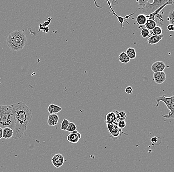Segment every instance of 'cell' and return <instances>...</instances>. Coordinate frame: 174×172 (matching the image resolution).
Segmentation results:
<instances>
[{
	"instance_id": "d6a6232c",
	"label": "cell",
	"mask_w": 174,
	"mask_h": 172,
	"mask_svg": "<svg viewBox=\"0 0 174 172\" xmlns=\"http://www.w3.org/2000/svg\"><path fill=\"white\" fill-rule=\"evenodd\" d=\"M2 138V128H0V139Z\"/></svg>"
},
{
	"instance_id": "d6986e66",
	"label": "cell",
	"mask_w": 174,
	"mask_h": 172,
	"mask_svg": "<svg viewBox=\"0 0 174 172\" xmlns=\"http://www.w3.org/2000/svg\"><path fill=\"white\" fill-rule=\"evenodd\" d=\"M156 25L157 24L154 20L147 19L145 25L146 29H147L148 30H152L155 26H157Z\"/></svg>"
},
{
	"instance_id": "8fae6325",
	"label": "cell",
	"mask_w": 174,
	"mask_h": 172,
	"mask_svg": "<svg viewBox=\"0 0 174 172\" xmlns=\"http://www.w3.org/2000/svg\"><path fill=\"white\" fill-rule=\"evenodd\" d=\"M118 111L114 110L106 114L105 117V122L106 124H110V123H114L116 121H118L117 118V113Z\"/></svg>"
},
{
	"instance_id": "6da1fadb",
	"label": "cell",
	"mask_w": 174,
	"mask_h": 172,
	"mask_svg": "<svg viewBox=\"0 0 174 172\" xmlns=\"http://www.w3.org/2000/svg\"><path fill=\"white\" fill-rule=\"evenodd\" d=\"M15 126L12 139L18 140L23 135L32 119L31 110L22 102L14 103L11 105Z\"/></svg>"
},
{
	"instance_id": "ffe728a7",
	"label": "cell",
	"mask_w": 174,
	"mask_h": 172,
	"mask_svg": "<svg viewBox=\"0 0 174 172\" xmlns=\"http://www.w3.org/2000/svg\"><path fill=\"white\" fill-rule=\"evenodd\" d=\"M152 35H160L162 34V29L161 27L156 26L152 30V32L150 33Z\"/></svg>"
},
{
	"instance_id": "9c48e42d",
	"label": "cell",
	"mask_w": 174,
	"mask_h": 172,
	"mask_svg": "<svg viewBox=\"0 0 174 172\" xmlns=\"http://www.w3.org/2000/svg\"><path fill=\"white\" fill-rule=\"evenodd\" d=\"M153 76V81L158 84H162L166 80V75L164 72L155 73Z\"/></svg>"
},
{
	"instance_id": "4316f807",
	"label": "cell",
	"mask_w": 174,
	"mask_h": 172,
	"mask_svg": "<svg viewBox=\"0 0 174 172\" xmlns=\"http://www.w3.org/2000/svg\"><path fill=\"white\" fill-rule=\"evenodd\" d=\"M118 126L120 129H124L126 126V123L125 121H119L117 123Z\"/></svg>"
},
{
	"instance_id": "83f0119b",
	"label": "cell",
	"mask_w": 174,
	"mask_h": 172,
	"mask_svg": "<svg viewBox=\"0 0 174 172\" xmlns=\"http://www.w3.org/2000/svg\"><path fill=\"white\" fill-rule=\"evenodd\" d=\"M51 115L52 119H53V120L54 121L56 125H57L58 123V120H59V117H58V115L57 114H51Z\"/></svg>"
},
{
	"instance_id": "44dd1931",
	"label": "cell",
	"mask_w": 174,
	"mask_h": 172,
	"mask_svg": "<svg viewBox=\"0 0 174 172\" xmlns=\"http://www.w3.org/2000/svg\"><path fill=\"white\" fill-rule=\"evenodd\" d=\"M70 121L66 119H64L63 121H62V123L61 125V129L62 130L66 131L67 129L68 128V125H69Z\"/></svg>"
},
{
	"instance_id": "d4e9b609",
	"label": "cell",
	"mask_w": 174,
	"mask_h": 172,
	"mask_svg": "<svg viewBox=\"0 0 174 172\" xmlns=\"http://www.w3.org/2000/svg\"><path fill=\"white\" fill-rule=\"evenodd\" d=\"M76 129L77 126L75 124H74V123L70 122L69 125H68V128L67 129L66 131H68V132H70V133H72L73 131H75L76 130Z\"/></svg>"
},
{
	"instance_id": "e0dca14e",
	"label": "cell",
	"mask_w": 174,
	"mask_h": 172,
	"mask_svg": "<svg viewBox=\"0 0 174 172\" xmlns=\"http://www.w3.org/2000/svg\"><path fill=\"white\" fill-rule=\"evenodd\" d=\"M118 60L119 61H120L121 63L124 64H127L131 60L130 58L128 57L126 53L124 52H122L119 55Z\"/></svg>"
},
{
	"instance_id": "f546056e",
	"label": "cell",
	"mask_w": 174,
	"mask_h": 172,
	"mask_svg": "<svg viewBox=\"0 0 174 172\" xmlns=\"http://www.w3.org/2000/svg\"><path fill=\"white\" fill-rule=\"evenodd\" d=\"M125 92L128 94H132L133 93V89L131 86H127L125 88Z\"/></svg>"
},
{
	"instance_id": "1f68e13d",
	"label": "cell",
	"mask_w": 174,
	"mask_h": 172,
	"mask_svg": "<svg viewBox=\"0 0 174 172\" xmlns=\"http://www.w3.org/2000/svg\"><path fill=\"white\" fill-rule=\"evenodd\" d=\"M167 29L170 31H173L174 30V25L169 24L168 25L167 27Z\"/></svg>"
},
{
	"instance_id": "ac0fdd59",
	"label": "cell",
	"mask_w": 174,
	"mask_h": 172,
	"mask_svg": "<svg viewBox=\"0 0 174 172\" xmlns=\"http://www.w3.org/2000/svg\"><path fill=\"white\" fill-rule=\"evenodd\" d=\"M125 53L130 60L135 59L136 58L137 53H136V50L132 47L128 48Z\"/></svg>"
},
{
	"instance_id": "cb8c5ba5",
	"label": "cell",
	"mask_w": 174,
	"mask_h": 172,
	"mask_svg": "<svg viewBox=\"0 0 174 172\" xmlns=\"http://www.w3.org/2000/svg\"><path fill=\"white\" fill-rule=\"evenodd\" d=\"M174 10H171L170 11L168 17H167V20L169 21L170 24L174 25Z\"/></svg>"
},
{
	"instance_id": "7402d4cb",
	"label": "cell",
	"mask_w": 174,
	"mask_h": 172,
	"mask_svg": "<svg viewBox=\"0 0 174 172\" xmlns=\"http://www.w3.org/2000/svg\"><path fill=\"white\" fill-rule=\"evenodd\" d=\"M127 117V114L124 111H118L117 118L118 121H125Z\"/></svg>"
},
{
	"instance_id": "ba28073f",
	"label": "cell",
	"mask_w": 174,
	"mask_h": 172,
	"mask_svg": "<svg viewBox=\"0 0 174 172\" xmlns=\"http://www.w3.org/2000/svg\"><path fill=\"white\" fill-rule=\"evenodd\" d=\"M169 66L166 65L162 61H157L155 62L151 67V69L155 73L163 72L166 68H169Z\"/></svg>"
},
{
	"instance_id": "484cf974",
	"label": "cell",
	"mask_w": 174,
	"mask_h": 172,
	"mask_svg": "<svg viewBox=\"0 0 174 172\" xmlns=\"http://www.w3.org/2000/svg\"><path fill=\"white\" fill-rule=\"evenodd\" d=\"M48 124L49 126H56V124L54 123L53 119H52L51 115H49V116L48 118Z\"/></svg>"
},
{
	"instance_id": "9a60e30c",
	"label": "cell",
	"mask_w": 174,
	"mask_h": 172,
	"mask_svg": "<svg viewBox=\"0 0 174 172\" xmlns=\"http://www.w3.org/2000/svg\"><path fill=\"white\" fill-rule=\"evenodd\" d=\"M14 135V130L11 128H4L2 129V138L5 139H10Z\"/></svg>"
},
{
	"instance_id": "8992f818",
	"label": "cell",
	"mask_w": 174,
	"mask_h": 172,
	"mask_svg": "<svg viewBox=\"0 0 174 172\" xmlns=\"http://www.w3.org/2000/svg\"><path fill=\"white\" fill-rule=\"evenodd\" d=\"M118 121L110 124H106L111 138L113 139H117L122 133V130L119 128L117 125Z\"/></svg>"
},
{
	"instance_id": "7a4b0ae2",
	"label": "cell",
	"mask_w": 174,
	"mask_h": 172,
	"mask_svg": "<svg viewBox=\"0 0 174 172\" xmlns=\"http://www.w3.org/2000/svg\"><path fill=\"white\" fill-rule=\"evenodd\" d=\"M27 38L24 31L16 30L9 34L6 39L7 46L15 52L22 50L26 45Z\"/></svg>"
},
{
	"instance_id": "4dcf8cb0",
	"label": "cell",
	"mask_w": 174,
	"mask_h": 172,
	"mask_svg": "<svg viewBox=\"0 0 174 172\" xmlns=\"http://www.w3.org/2000/svg\"><path fill=\"white\" fill-rule=\"evenodd\" d=\"M158 138H157V137L153 136V137H152V138H151V142L152 143L156 144L157 143V141H158Z\"/></svg>"
},
{
	"instance_id": "603a6c76",
	"label": "cell",
	"mask_w": 174,
	"mask_h": 172,
	"mask_svg": "<svg viewBox=\"0 0 174 172\" xmlns=\"http://www.w3.org/2000/svg\"><path fill=\"white\" fill-rule=\"evenodd\" d=\"M150 33L151 32H150V30H148L147 29H146V27H142V30L140 32V34L142 38H145L150 36Z\"/></svg>"
},
{
	"instance_id": "f1b7e54d",
	"label": "cell",
	"mask_w": 174,
	"mask_h": 172,
	"mask_svg": "<svg viewBox=\"0 0 174 172\" xmlns=\"http://www.w3.org/2000/svg\"><path fill=\"white\" fill-rule=\"evenodd\" d=\"M148 1H149L148 0H146V1H145V0H138V1H137L136 2L138 3V5H140V6L142 7H143Z\"/></svg>"
},
{
	"instance_id": "277c9868",
	"label": "cell",
	"mask_w": 174,
	"mask_h": 172,
	"mask_svg": "<svg viewBox=\"0 0 174 172\" xmlns=\"http://www.w3.org/2000/svg\"><path fill=\"white\" fill-rule=\"evenodd\" d=\"M156 104L155 106L158 107L160 102L164 103L170 110V112L167 115H163L162 117L167 119H174V96L170 97H166L165 95H162L160 96H158L155 98Z\"/></svg>"
},
{
	"instance_id": "30bf717a",
	"label": "cell",
	"mask_w": 174,
	"mask_h": 172,
	"mask_svg": "<svg viewBox=\"0 0 174 172\" xmlns=\"http://www.w3.org/2000/svg\"><path fill=\"white\" fill-rule=\"evenodd\" d=\"M81 138L80 133H79L77 130L73 131L72 133L68 135L67 136V140L72 143H78Z\"/></svg>"
},
{
	"instance_id": "7c38bea8",
	"label": "cell",
	"mask_w": 174,
	"mask_h": 172,
	"mask_svg": "<svg viewBox=\"0 0 174 172\" xmlns=\"http://www.w3.org/2000/svg\"><path fill=\"white\" fill-rule=\"evenodd\" d=\"M106 2H108V5L109 7L110 10H111V11L112 12L113 15H115V16L117 18L118 21L120 22V24H121V29H124L123 26V23L124 21H126L125 20H126V19H129V17H130V16H132L133 15L135 14V12H133V14H130V15H126V16H125V17L119 16V15H118L114 12V11L112 9V7L111 5H110V2H109L108 1H107Z\"/></svg>"
},
{
	"instance_id": "3957f363",
	"label": "cell",
	"mask_w": 174,
	"mask_h": 172,
	"mask_svg": "<svg viewBox=\"0 0 174 172\" xmlns=\"http://www.w3.org/2000/svg\"><path fill=\"white\" fill-rule=\"evenodd\" d=\"M15 126L11 105H0V128H10L14 130Z\"/></svg>"
},
{
	"instance_id": "5b68a950",
	"label": "cell",
	"mask_w": 174,
	"mask_h": 172,
	"mask_svg": "<svg viewBox=\"0 0 174 172\" xmlns=\"http://www.w3.org/2000/svg\"><path fill=\"white\" fill-rule=\"evenodd\" d=\"M167 1H168L167 0H153L152 3H150V2L148 1L142 7V12L146 15H149L163 6Z\"/></svg>"
},
{
	"instance_id": "5bb4252c",
	"label": "cell",
	"mask_w": 174,
	"mask_h": 172,
	"mask_svg": "<svg viewBox=\"0 0 174 172\" xmlns=\"http://www.w3.org/2000/svg\"><path fill=\"white\" fill-rule=\"evenodd\" d=\"M62 110V108L61 107L53 104H50L48 108V111L49 113V115L57 114Z\"/></svg>"
},
{
	"instance_id": "52a82bcc",
	"label": "cell",
	"mask_w": 174,
	"mask_h": 172,
	"mask_svg": "<svg viewBox=\"0 0 174 172\" xmlns=\"http://www.w3.org/2000/svg\"><path fill=\"white\" fill-rule=\"evenodd\" d=\"M51 162H52L53 165L55 167L57 168H59L62 167L64 164V157L62 154H55L51 159Z\"/></svg>"
},
{
	"instance_id": "4fadbf2b",
	"label": "cell",
	"mask_w": 174,
	"mask_h": 172,
	"mask_svg": "<svg viewBox=\"0 0 174 172\" xmlns=\"http://www.w3.org/2000/svg\"><path fill=\"white\" fill-rule=\"evenodd\" d=\"M163 35H152L147 39V42L150 45H155L158 43L163 38Z\"/></svg>"
},
{
	"instance_id": "2e32d148",
	"label": "cell",
	"mask_w": 174,
	"mask_h": 172,
	"mask_svg": "<svg viewBox=\"0 0 174 172\" xmlns=\"http://www.w3.org/2000/svg\"><path fill=\"white\" fill-rule=\"evenodd\" d=\"M147 20V17L146 15L143 14H140L136 18V22L140 26H142L145 24Z\"/></svg>"
}]
</instances>
